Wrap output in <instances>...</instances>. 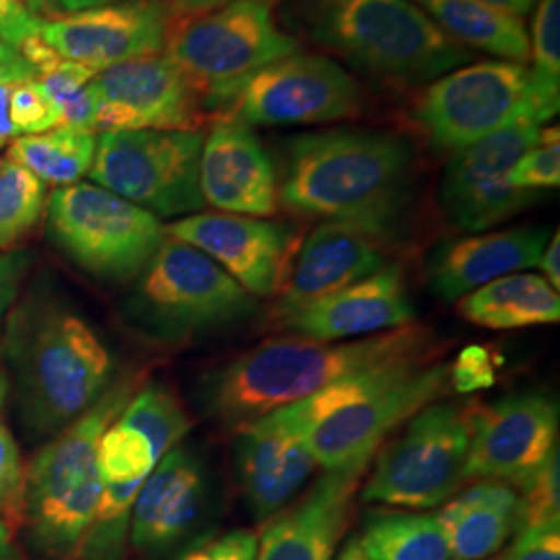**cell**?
<instances>
[{
  "label": "cell",
  "mask_w": 560,
  "mask_h": 560,
  "mask_svg": "<svg viewBox=\"0 0 560 560\" xmlns=\"http://www.w3.org/2000/svg\"><path fill=\"white\" fill-rule=\"evenodd\" d=\"M416 173L411 143L381 129H326L287 143L279 200L295 214L397 235Z\"/></svg>",
  "instance_id": "obj_1"
},
{
  "label": "cell",
  "mask_w": 560,
  "mask_h": 560,
  "mask_svg": "<svg viewBox=\"0 0 560 560\" xmlns=\"http://www.w3.org/2000/svg\"><path fill=\"white\" fill-rule=\"evenodd\" d=\"M436 347L434 332L420 324L360 340H266L212 376L208 405L214 418L240 430L349 376L388 363L432 361L439 353Z\"/></svg>",
  "instance_id": "obj_2"
},
{
  "label": "cell",
  "mask_w": 560,
  "mask_h": 560,
  "mask_svg": "<svg viewBox=\"0 0 560 560\" xmlns=\"http://www.w3.org/2000/svg\"><path fill=\"white\" fill-rule=\"evenodd\" d=\"M280 21L361 73L421 85L471 60L413 0H287Z\"/></svg>",
  "instance_id": "obj_3"
},
{
  "label": "cell",
  "mask_w": 560,
  "mask_h": 560,
  "mask_svg": "<svg viewBox=\"0 0 560 560\" xmlns=\"http://www.w3.org/2000/svg\"><path fill=\"white\" fill-rule=\"evenodd\" d=\"M451 368L400 361L335 382L307 399L280 407L324 469L374 459L386 436L451 386Z\"/></svg>",
  "instance_id": "obj_4"
},
{
  "label": "cell",
  "mask_w": 560,
  "mask_h": 560,
  "mask_svg": "<svg viewBox=\"0 0 560 560\" xmlns=\"http://www.w3.org/2000/svg\"><path fill=\"white\" fill-rule=\"evenodd\" d=\"M21 409L38 434H59L101 399L113 358L94 328L50 301L23 305L7 330Z\"/></svg>",
  "instance_id": "obj_5"
},
{
  "label": "cell",
  "mask_w": 560,
  "mask_h": 560,
  "mask_svg": "<svg viewBox=\"0 0 560 560\" xmlns=\"http://www.w3.org/2000/svg\"><path fill=\"white\" fill-rule=\"evenodd\" d=\"M136 381L104 390L83 416L52 436L25 469L30 536L57 559L80 546L101 501V441L136 393Z\"/></svg>",
  "instance_id": "obj_6"
},
{
  "label": "cell",
  "mask_w": 560,
  "mask_h": 560,
  "mask_svg": "<svg viewBox=\"0 0 560 560\" xmlns=\"http://www.w3.org/2000/svg\"><path fill=\"white\" fill-rule=\"evenodd\" d=\"M203 104L219 120L247 127L322 125L355 117L363 90L337 60L298 50L210 88Z\"/></svg>",
  "instance_id": "obj_7"
},
{
  "label": "cell",
  "mask_w": 560,
  "mask_h": 560,
  "mask_svg": "<svg viewBox=\"0 0 560 560\" xmlns=\"http://www.w3.org/2000/svg\"><path fill=\"white\" fill-rule=\"evenodd\" d=\"M411 117L434 148L455 152L511 125L544 127L555 115L536 96L525 65L486 60L457 67L432 81Z\"/></svg>",
  "instance_id": "obj_8"
},
{
  "label": "cell",
  "mask_w": 560,
  "mask_h": 560,
  "mask_svg": "<svg viewBox=\"0 0 560 560\" xmlns=\"http://www.w3.org/2000/svg\"><path fill=\"white\" fill-rule=\"evenodd\" d=\"M469 413V407L430 402L405 421L399 436L378 448L361 499L411 511L448 501L467 481Z\"/></svg>",
  "instance_id": "obj_9"
},
{
  "label": "cell",
  "mask_w": 560,
  "mask_h": 560,
  "mask_svg": "<svg viewBox=\"0 0 560 560\" xmlns=\"http://www.w3.org/2000/svg\"><path fill=\"white\" fill-rule=\"evenodd\" d=\"M46 210L55 243L98 279L138 277L166 240L159 217L92 183L55 189Z\"/></svg>",
  "instance_id": "obj_10"
},
{
  "label": "cell",
  "mask_w": 560,
  "mask_h": 560,
  "mask_svg": "<svg viewBox=\"0 0 560 560\" xmlns=\"http://www.w3.org/2000/svg\"><path fill=\"white\" fill-rule=\"evenodd\" d=\"M201 145V131H102L90 179L159 219L189 217L206 206Z\"/></svg>",
  "instance_id": "obj_11"
},
{
  "label": "cell",
  "mask_w": 560,
  "mask_h": 560,
  "mask_svg": "<svg viewBox=\"0 0 560 560\" xmlns=\"http://www.w3.org/2000/svg\"><path fill=\"white\" fill-rule=\"evenodd\" d=\"M166 57L206 94L300 50L280 27L275 0H231L198 18L171 21Z\"/></svg>",
  "instance_id": "obj_12"
},
{
  "label": "cell",
  "mask_w": 560,
  "mask_h": 560,
  "mask_svg": "<svg viewBox=\"0 0 560 560\" xmlns=\"http://www.w3.org/2000/svg\"><path fill=\"white\" fill-rule=\"evenodd\" d=\"M141 275L143 307L175 332H214L256 314V298L237 280L200 249L168 235Z\"/></svg>",
  "instance_id": "obj_13"
},
{
  "label": "cell",
  "mask_w": 560,
  "mask_h": 560,
  "mask_svg": "<svg viewBox=\"0 0 560 560\" xmlns=\"http://www.w3.org/2000/svg\"><path fill=\"white\" fill-rule=\"evenodd\" d=\"M541 129L527 122L511 125L453 152L441 183V206L451 224L481 233L534 203L538 194L511 187L509 171L540 140Z\"/></svg>",
  "instance_id": "obj_14"
},
{
  "label": "cell",
  "mask_w": 560,
  "mask_h": 560,
  "mask_svg": "<svg viewBox=\"0 0 560 560\" xmlns=\"http://www.w3.org/2000/svg\"><path fill=\"white\" fill-rule=\"evenodd\" d=\"M467 480L502 481L520 490L559 448V402L529 390L469 413Z\"/></svg>",
  "instance_id": "obj_15"
},
{
  "label": "cell",
  "mask_w": 560,
  "mask_h": 560,
  "mask_svg": "<svg viewBox=\"0 0 560 560\" xmlns=\"http://www.w3.org/2000/svg\"><path fill=\"white\" fill-rule=\"evenodd\" d=\"M98 131H201L203 92L166 55L129 60L90 81Z\"/></svg>",
  "instance_id": "obj_16"
},
{
  "label": "cell",
  "mask_w": 560,
  "mask_h": 560,
  "mask_svg": "<svg viewBox=\"0 0 560 560\" xmlns=\"http://www.w3.org/2000/svg\"><path fill=\"white\" fill-rule=\"evenodd\" d=\"M171 21V9L162 0H115L42 20L40 38L60 59L101 73L129 60L162 55Z\"/></svg>",
  "instance_id": "obj_17"
},
{
  "label": "cell",
  "mask_w": 560,
  "mask_h": 560,
  "mask_svg": "<svg viewBox=\"0 0 560 560\" xmlns=\"http://www.w3.org/2000/svg\"><path fill=\"white\" fill-rule=\"evenodd\" d=\"M164 229L168 237L217 261L254 298L279 293L295 252V233L289 224L256 217L196 212Z\"/></svg>",
  "instance_id": "obj_18"
},
{
  "label": "cell",
  "mask_w": 560,
  "mask_h": 560,
  "mask_svg": "<svg viewBox=\"0 0 560 560\" xmlns=\"http://www.w3.org/2000/svg\"><path fill=\"white\" fill-rule=\"evenodd\" d=\"M395 235L360 222L324 221L291 260L277 303V322L284 324L310 305L376 275L388 266Z\"/></svg>",
  "instance_id": "obj_19"
},
{
  "label": "cell",
  "mask_w": 560,
  "mask_h": 560,
  "mask_svg": "<svg viewBox=\"0 0 560 560\" xmlns=\"http://www.w3.org/2000/svg\"><path fill=\"white\" fill-rule=\"evenodd\" d=\"M372 459L324 469L300 501L270 517L256 560H332L351 520L353 499Z\"/></svg>",
  "instance_id": "obj_20"
},
{
  "label": "cell",
  "mask_w": 560,
  "mask_h": 560,
  "mask_svg": "<svg viewBox=\"0 0 560 560\" xmlns=\"http://www.w3.org/2000/svg\"><path fill=\"white\" fill-rule=\"evenodd\" d=\"M203 203L241 217H272L279 210V177L260 138L241 122L217 120L203 136L200 159Z\"/></svg>",
  "instance_id": "obj_21"
},
{
  "label": "cell",
  "mask_w": 560,
  "mask_h": 560,
  "mask_svg": "<svg viewBox=\"0 0 560 560\" xmlns=\"http://www.w3.org/2000/svg\"><path fill=\"white\" fill-rule=\"evenodd\" d=\"M208 501L203 463L189 448L175 446L141 483L131 511V544L148 557L166 555L200 525Z\"/></svg>",
  "instance_id": "obj_22"
},
{
  "label": "cell",
  "mask_w": 560,
  "mask_h": 560,
  "mask_svg": "<svg viewBox=\"0 0 560 560\" xmlns=\"http://www.w3.org/2000/svg\"><path fill=\"white\" fill-rule=\"evenodd\" d=\"M237 434L241 492L254 520L268 521L293 502L318 463L280 409L241 425Z\"/></svg>",
  "instance_id": "obj_23"
},
{
  "label": "cell",
  "mask_w": 560,
  "mask_h": 560,
  "mask_svg": "<svg viewBox=\"0 0 560 560\" xmlns=\"http://www.w3.org/2000/svg\"><path fill=\"white\" fill-rule=\"evenodd\" d=\"M416 320L400 264H388L376 275L310 305L280 328L303 339L337 342L374 337Z\"/></svg>",
  "instance_id": "obj_24"
},
{
  "label": "cell",
  "mask_w": 560,
  "mask_h": 560,
  "mask_svg": "<svg viewBox=\"0 0 560 560\" xmlns=\"http://www.w3.org/2000/svg\"><path fill=\"white\" fill-rule=\"evenodd\" d=\"M548 240L546 226H517L446 241L428 266L430 289L446 303L463 300L492 280L536 268Z\"/></svg>",
  "instance_id": "obj_25"
},
{
  "label": "cell",
  "mask_w": 560,
  "mask_h": 560,
  "mask_svg": "<svg viewBox=\"0 0 560 560\" xmlns=\"http://www.w3.org/2000/svg\"><path fill=\"white\" fill-rule=\"evenodd\" d=\"M451 560L499 555L520 525V492L502 481L481 480L446 502L436 515Z\"/></svg>",
  "instance_id": "obj_26"
},
{
  "label": "cell",
  "mask_w": 560,
  "mask_h": 560,
  "mask_svg": "<svg viewBox=\"0 0 560 560\" xmlns=\"http://www.w3.org/2000/svg\"><path fill=\"white\" fill-rule=\"evenodd\" d=\"M460 316L490 330H515L560 320L559 291L541 275L515 272L459 300Z\"/></svg>",
  "instance_id": "obj_27"
},
{
  "label": "cell",
  "mask_w": 560,
  "mask_h": 560,
  "mask_svg": "<svg viewBox=\"0 0 560 560\" xmlns=\"http://www.w3.org/2000/svg\"><path fill=\"white\" fill-rule=\"evenodd\" d=\"M446 36L499 59L525 65L529 34L513 13L481 0H413Z\"/></svg>",
  "instance_id": "obj_28"
},
{
  "label": "cell",
  "mask_w": 560,
  "mask_h": 560,
  "mask_svg": "<svg viewBox=\"0 0 560 560\" xmlns=\"http://www.w3.org/2000/svg\"><path fill=\"white\" fill-rule=\"evenodd\" d=\"M96 145L98 136L92 131L57 127L11 140L7 159L21 164L46 185L69 187L90 175Z\"/></svg>",
  "instance_id": "obj_29"
},
{
  "label": "cell",
  "mask_w": 560,
  "mask_h": 560,
  "mask_svg": "<svg viewBox=\"0 0 560 560\" xmlns=\"http://www.w3.org/2000/svg\"><path fill=\"white\" fill-rule=\"evenodd\" d=\"M361 546L374 560H451L436 515L413 511H370Z\"/></svg>",
  "instance_id": "obj_30"
},
{
  "label": "cell",
  "mask_w": 560,
  "mask_h": 560,
  "mask_svg": "<svg viewBox=\"0 0 560 560\" xmlns=\"http://www.w3.org/2000/svg\"><path fill=\"white\" fill-rule=\"evenodd\" d=\"M46 203V183L4 156L0 161V252L15 247L34 231Z\"/></svg>",
  "instance_id": "obj_31"
},
{
  "label": "cell",
  "mask_w": 560,
  "mask_h": 560,
  "mask_svg": "<svg viewBox=\"0 0 560 560\" xmlns=\"http://www.w3.org/2000/svg\"><path fill=\"white\" fill-rule=\"evenodd\" d=\"M119 420L145 434L161 459L179 446L191 428L180 400L161 384H145L138 390L120 411Z\"/></svg>",
  "instance_id": "obj_32"
},
{
  "label": "cell",
  "mask_w": 560,
  "mask_h": 560,
  "mask_svg": "<svg viewBox=\"0 0 560 560\" xmlns=\"http://www.w3.org/2000/svg\"><path fill=\"white\" fill-rule=\"evenodd\" d=\"M159 460L161 457L152 442L140 430L119 418L106 428L98 455L102 483H141L154 471Z\"/></svg>",
  "instance_id": "obj_33"
},
{
  "label": "cell",
  "mask_w": 560,
  "mask_h": 560,
  "mask_svg": "<svg viewBox=\"0 0 560 560\" xmlns=\"http://www.w3.org/2000/svg\"><path fill=\"white\" fill-rule=\"evenodd\" d=\"M534 36L529 38V69L534 92L557 117L560 106V0H536Z\"/></svg>",
  "instance_id": "obj_34"
},
{
  "label": "cell",
  "mask_w": 560,
  "mask_h": 560,
  "mask_svg": "<svg viewBox=\"0 0 560 560\" xmlns=\"http://www.w3.org/2000/svg\"><path fill=\"white\" fill-rule=\"evenodd\" d=\"M511 187L521 191L552 189L560 185L559 127H544L536 141L509 171Z\"/></svg>",
  "instance_id": "obj_35"
},
{
  "label": "cell",
  "mask_w": 560,
  "mask_h": 560,
  "mask_svg": "<svg viewBox=\"0 0 560 560\" xmlns=\"http://www.w3.org/2000/svg\"><path fill=\"white\" fill-rule=\"evenodd\" d=\"M520 525H560L559 448L521 486Z\"/></svg>",
  "instance_id": "obj_36"
},
{
  "label": "cell",
  "mask_w": 560,
  "mask_h": 560,
  "mask_svg": "<svg viewBox=\"0 0 560 560\" xmlns=\"http://www.w3.org/2000/svg\"><path fill=\"white\" fill-rule=\"evenodd\" d=\"M9 117L15 138L36 136L60 127L59 108L38 80L21 81L11 88Z\"/></svg>",
  "instance_id": "obj_37"
},
{
  "label": "cell",
  "mask_w": 560,
  "mask_h": 560,
  "mask_svg": "<svg viewBox=\"0 0 560 560\" xmlns=\"http://www.w3.org/2000/svg\"><path fill=\"white\" fill-rule=\"evenodd\" d=\"M0 382V400H2ZM25 517V467L20 448L7 423L0 418V520L13 529Z\"/></svg>",
  "instance_id": "obj_38"
},
{
  "label": "cell",
  "mask_w": 560,
  "mask_h": 560,
  "mask_svg": "<svg viewBox=\"0 0 560 560\" xmlns=\"http://www.w3.org/2000/svg\"><path fill=\"white\" fill-rule=\"evenodd\" d=\"M499 360L481 345H469L460 351L455 363L451 365V386L459 395H471L483 388H490L497 382Z\"/></svg>",
  "instance_id": "obj_39"
},
{
  "label": "cell",
  "mask_w": 560,
  "mask_h": 560,
  "mask_svg": "<svg viewBox=\"0 0 560 560\" xmlns=\"http://www.w3.org/2000/svg\"><path fill=\"white\" fill-rule=\"evenodd\" d=\"M488 560H560V525L517 527L509 546Z\"/></svg>",
  "instance_id": "obj_40"
},
{
  "label": "cell",
  "mask_w": 560,
  "mask_h": 560,
  "mask_svg": "<svg viewBox=\"0 0 560 560\" xmlns=\"http://www.w3.org/2000/svg\"><path fill=\"white\" fill-rule=\"evenodd\" d=\"M258 536L249 529H231L212 540L201 541L179 560H256Z\"/></svg>",
  "instance_id": "obj_41"
},
{
  "label": "cell",
  "mask_w": 560,
  "mask_h": 560,
  "mask_svg": "<svg viewBox=\"0 0 560 560\" xmlns=\"http://www.w3.org/2000/svg\"><path fill=\"white\" fill-rule=\"evenodd\" d=\"M40 23L23 0H0V42L20 52L40 36Z\"/></svg>",
  "instance_id": "obj_42"
},
{
  "label": "cell",
  "mask_w": 560,
  "mask_h": 560,
  "mask_svg": "<svg viewBox=\"0 0 560 560\" xmlns=\"http://www.w3.org/2000/svg\"><path fill=\"white\" fill-rule=\"evenodd\" d=\"M231 0H171L168 9L173 20H187V18H198L206 15L210 11H217L224 7Z\"/></svg>",
  "instance_id": "obj_43"
},
{
  "label": "cell",
  "mask_w": 560,
  "mask_h": 560,
  "mask_svg": "<svg viewBox=\"0 0 560 560\" xmlns=\"http://www.w3.org/2000/svg\"><path fill=\"white\" fill-rule=\"evenodd\" d=\"M560 235L559 231L550 235L541 252L540 266L544 279L548 280L557 291L560 289Z\"/></svg>",
  "instance_id": "obj_44"
},
{
  "label": "cell",
  "mask_w": 560,
  "mask_h": 560,
  "mask_svg": "<svg viewBox=\"0 0 560 560\" xmlns=\"http://www.w3.org/2000/svg\"><path fill=\"white\" fill-rule=\"evenodd\" d=\"M13 85L15 83L0 85V145H4L9 140H15L13 125H11V117H9V98H11V88Z\"/></svg>",
  "instance_id": "obj_45"
},
{
  "label": "cell",
  "mask_w": 560,
  "mask_h": 560,
  "mask_svg": "<svg viewBox=\"0 0 560 560\" xmlns=\"http://www.w3.org/2000/svg\"><path fill=\"white\" fill-rule=\"evenodd\" d=\"M36 71L27 60L18 65H0V85L7 83H21V81L36 80Z\"/></svg>",
  "instance_id": "obj_46"
},
{
  "label": "cell",
  "mask_w": 560,
  "mask_h": 560,
  "mask_svg": "<svg viewBox=\"0 0 560 560\" xmlns=\"http://www.w3.org/2000/svg\"><path fill=\"white\" fill-rule=\"evenodd\" d=\"M481 2H488V4H492V7H499L502 11L513 13V15H517V18L527 15V13L536 7V0H481Z\"/></svg>",
  "instance_id": "obj_47"
},
{
  "label": "cell",
  "mask_w": 560,
  "mask_h": 560,
  "mask_svg": "<svg viewBox=\"0 0 560 560\" xmlns=\"http://www.w3.org/2000/svg\"><path fill=\"white\" fill-rule=\"evenodd\" d=\"M59 13H78V11H85V9H94L101 4H108L115 0H52Z\"/></svg>",
  "instance_id": "obj_48"
},
{
  "label": "cell",
  "mask_w": 560,
  "mask_h": 560,
  "mask_svg": "<svg viewBox=\"0 0 560 560\" xmlns=\"http://www.w3.org/2000/svg\"><path fill=\"white\" fill-rule=\"evenodd\" d=\"M337 560H374L365 548L361 546L360 536H351L349 540L345 541V546L340 548L339 557Z\"/></svg>",
  "instance_id": "obj_49"
},
{
  "label": "cell",
  "mask_w": 560,
  "mask_h": 560,
  "mask_svg": "<svg viewBox=\"0 0 560 560\" xmlns=\"http://www.w3.org/2000/svg\"><path fill=\"white\" fill-rule=\"evenodd\" d=\"M23 4H25L38 20H50V18H55V15L59 13L52 0H23Z\"/></svg>",
  "instance_id": "obj_50"
},
{
  "label": "cell",
  "mask_w": 560,
  "mask_h": 560,
  "mask_svg": "<svg viewBox=\"0 0 560 560\" xmlns=\"http://www.w3.org/2000/svg\"><path fill=\"white\" fill-rule=\"evenodd\" d=\"M13 546H11V529L4 521L0 520V560H11Z\"/></svg>",
  "instance_id": "obj_51"
},
{
  "label": "cell",
  "mask_w": 560,
  "mask_h": 560,
  "mask_svg": "<svg viewBox=\"0 0 560 560\" xmlns=\"http://www.w3.org/2000/svg\"><path fill=\"white\" fill-rule=\"evenodd\" d=\"M23 60L25 59L21 57L18 50H13L4 42H0V65H18V62H23Z\"/></svg>",
  "instance_id": "obj_52"
},
{
  "label": "cell",
  "mask_w": 560,
  "mask_h": 560,
  "mask_svg": "<svg viewBox=\"0 0 560 560\" xmlns=\"http://www.w3.org/2000/svg\"><path fill=\"white\" fill-rule=\"evenodd\" d=\"M0 148H2V145H0Z\"/></svg>",
  "instance_id": "obj_53"
}]
</instances>
